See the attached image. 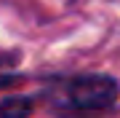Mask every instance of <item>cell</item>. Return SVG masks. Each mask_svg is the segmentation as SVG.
Here are the masks:
<instances>
[{"mask_svg":"<svg viewBox=\"0 0 120 118\" xmlns=\"http://www.w3.org/2000/svg\"><path fill=\"white\" fill-rule=\"evenodd\" d=\"M64 99L75 113H107L120 99V81L107 73L75 75L64 86Z\"/></svg>","mask_w":120,"mask_h":118,"instance_id":"cell-1","label":"cell"},{"mask_svg":"<svg viewBox=\"0 0 120 118\" xmlns=\"http://www.w3.org/2000/svg\"><path fill=\"white\" fill-rule=\"evenodd\" d=\"M35 113V99L27 94L0 97V118H30Z\"/></svg>","mask_w":120,"mask_h":118,"instance_id":"cell-2","label":"cell"}]
</instances>
